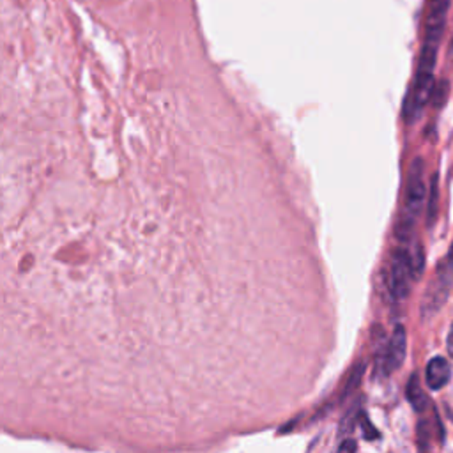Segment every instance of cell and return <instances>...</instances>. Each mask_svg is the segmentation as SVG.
Masks as SVG:
<instances>
[{"label":"cell","instance_id":"1","mask_svg":"<svg viewBox=\"0 0 453 453\" xmlns=\"http://www.w3.org/2000/svg\"><path fill=\"white\" fill-rule=\"evenodd\" d=\"M425 200V182H423V161L416 157L411 165L409 177H407V189H405V203L402 218L396 225V235L405 241L411 235L412 225L416 221V216L421 211Z\"/></svg>","mask_w":453,"mask_h":453},{"label":"cell","instance_id":"2","mask_svg":"<svg viewBox=\"0 0 453 453\" xmlns=\"http://www.w3.org/2000/svg\"><path fill=\"white\" fill-rule=\"evenodd\" d=\"M451 285H453V246L449 253L444 257V260L439 264L435 278L430 281L425 292V299L421 304L423 315L435 313L442 306V303L448 299Z\"/></svg>","mask_w":453,"mask_h":453},{"label":"cell","instance_id":"3","mask_svg":"<svg viewBox=\"0 0 453 453\" xmlns=\"http://www.w3.org/2000/svg\"><path fill=\"white\" fill-rule=\"evenodd\" d=\"M416 280L411 251L395 250L389 265V292L395 301H402L409 296L411 283Z\"/></svg>","mask_w":453,"mask_h":453},{"label":"cell","instance_id":"4","mask_svg":"<svg viewBox=\"0 0 453 453\" xmlns=\"http://www.w3.org/2000/svg\"><path fill=\"white\" fill-rule=\"evenodd\" d=\"M405 349H407V336L403 326H395L389 342L382 352V356L377 361V368L382 370L384 375L395 372L400 368V365L405 359Z\"/></svg>","mask_w":453,"mask_h":453},{"label":"cell","instance_id":"5","mask_svg":"<svg viewBox=\"0 0 453 453\" xmlns=\"http://www.w3.org/2000/svg\"><path fill=\"white\" fill-rule=\"evenodd\" d=\"M449 0H430L426 23H425V39L423 44L439 48L442 32H444V21L448 14Z\"/></svg>","mask_w":453,"mask_h":453},{"label":"cell","instance_id":"6","mask_svg":"<svg viewBox=\"0 0 453 453\" xmlns=\"http://www.w3.org/2000/svg\"><path fill=\"white\" fill-rule=\"evenodd\" d=\"M451 377V368L448 365V361L441 356L432 357L426 365V372H425V379L430 389H442Z\"/></svg>","mask_w":453,"mask_h":453},{"label":"cell","instance_id":"7","mask_svg":"<svg viewBox=\"0 0 453 453\" xmlns=\"http://www.w3.org/2000/svg\"><path fill=\"white\" fill-rule=\"evenodd\" d=\"M407 400L414 407L416 412H423L426 409V405H428V398L423 393V389L419 386V379H418L416 373H412L409 382H407Z\"/></svg>","mask_w":453,"mask_h":453},{"label":"cell","instance_id":"8","mask_svg":"<svg viewBox=\"0 0 453 453\" xmlns=\"http://www.w3.org/2000/svg\"><path fill=\"white\" fill-rule=\"evenodd\" d=\"M359 411H361V402H356V403L349 409V412L342 418L340 428H338V434H340V435H345V434H349V432L354 428V425H356V421H357V418H359Z\"/></svg>","mask_w":453,"mask_h":453},{"label":"cell","instance_id":"9","mask_svg":"<svg viewBox=\"0 0 453 453\" xmlns=\"http://www.w3.org/2000/svg\"><path fill=\"white\" fill-rule=\"evenodd\" d=\"M363 372H365V365H363V363H359V365H356V366L352 368V372H350V375H349V380H347V384H345V388H343V391H342V395H340V402H343V400L359 386V380H361V377H363Z\"/></svg>","mask_w":453,"mask_h":453},{"label":"cell","instance_id":"10","mask_svg":"<svg viewBox=\"0 0 453 453\" xmlns=\"http://www.w3.org/2000/svg\"><path fill=\"white\" fill-rule=\"evenodd\" d=\"M435 198H437V182L434 177V186H432V200H430V218L435 214Z\"/></svg>","mask_w":453,"mask_h":453},{"label":"cell","instance_id":"11","mask_svg":"<svg viewBox=\"0 0 453 453\" xmlns=\"http://www.w3.org/2000/svg\"><path fill=\"white\" fill-rule=\"evenodd\" d=\"M357 448V444H356V441L354 439H345L342 444H340V451H347V449H350V451H354Z\"/></svg>","mask_w":453,"mask_h":453},{"label":"cell","instance_id":"12","mask_svg":"<svg viewBox=\"0 0 453 453\" xmlns=\"http://www.w3.org/2000/svg\"><path fill=\"white\" fill-rule=\"evenodd\" d=\"M363 430H365V435L368 437V439H373V437H377L379 434H377V430L375 428H372L370 426V423L365 419V425H363Z\"/></svg>","mask_w":453,"mask_h":453},{"label":"cell","instance_id":"13","mask_svg":"<svg viewBox=\"0 0 453 453\" xmlns=\"http://www.w3.org/2000/svg\"><path fill=\"white\" fill-rule=\"evenodd\" d=\"M446 349H448V354L453 357V326L449 327V333L446 338Z\"/></svg>","mask_w":453,"mask_h":453}]
</instances>
